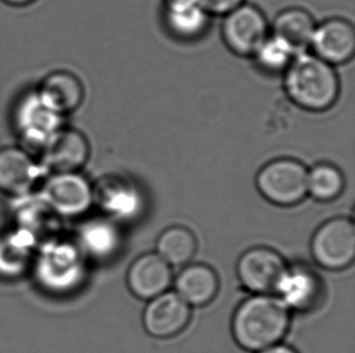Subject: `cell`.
Here are the masks:
<instances>
[{
    "instance_id": "cell-1",
    "label": "cell",
    "mask_w": 355,
    "mask_h": 353,
    "mask_svg": "<svg viewBox=\"0 0 355 353\" xmlns=\"http://www.w3.org/2000/svg\"><path fill=\"white\" fill-rule=\"evenodd\" d=\"M284 87L293 105L313 113L332 108L341 89L334 66L308 53H297L293 57L285 69Z\"/></svg>"
},
{
    "instance_id": "cell-2",
    "label": "cell",
    "mask_w": 355,
    "mask_h": 353,
    "mask_svg": "<svg viewBox=\"0 0 355 353\" xmlns=\"http://www.w3.org/2000/svg\"><path fill=\"white\" fill-rule=\"evenodd\" d=\"M288 325V309L283 301L269 294H257L236 309L232 332L240 347L259 352L279 344Z\"/></svg>"
},
{
    "instance_id": "cell-3",
    "label": "cell",
    "mask_w": 355,
    "mask_h": 353,
    "mask_svg": "<svg viewBox=\"0 0 355 353\" xmlns=\"http://www.w3.org/2000/svg\"><path fill=\"white\" fill-rule=\"evenodd\" d=\"M34 281L53 296H67L87 277L85 257L74 241L50 239L37 247L31 265Z\"/></svg>"
},
{
    "instance_id": "cell-4",
    "label": "cell",
    "mask_w": 355,
    "mask_h": 353,
    "mask_svg": "<svg viewBox=\"0 0 355 353\" xmlns=\"http://www.w3.org/2000/svg\"><path fill=\"white\" fill-rule=\"evenodd\" d=\"M11 120L15 134L22 143L21 147L35 156L66 126L64 116L45 103L37 89L27 90L17 97Z\"/></svg>"
},
{
    "instance_id": "cell-5",
    "label": "cell",
    "mask_w": 355,
    "mask_h": 353,
    "mask_svg": "<svg viewBox=\"0 0 355 353\" xmlns=\"http://www.w3.org/2000/svg\"><path fill=\"white\" fill-rule=\"evenodd\" d=\"M38 194L49 210L62 218H79L94 205L92 183L80 172L46 174Z\"/></svg>"
},
{
    "instance_id": "cell-6",
    "label": "cell",
    "mask_w": 355,
    "mask_h": 353,
    "mask_svg": "<svg viewBox=\"0 0 355 353\" xmlns=\"http://www.w3.org/2000/svg\"><path fill=\"white\" fill-rule=\"evenodd\" d=\"M307 176V168L298 160L277 159L259 170L256 185L261 195L274 205H297L308 194Z\"/></svg>"
},
{
    "instance_id": "cell-7",
    "label": "cell",
    "mask_w": 355,
    "mask_h": 353,
    "mask_svg": "<svg viewBox=\"0 0 355 353\" xmlns=\"http://www.w3.org/2000/svg\"><path fill=\"white\" fill-rule=\"evenodd\" d=\"M269 37L263 12L254 5L241 4L225 16L222 38L227 48L240 57H254Z\"/></svg>"
},
{
    "instance_id": "cell-8",
    "label": "cell",
    "mask_w": 355,
    "mask_h": 353,
    "mask_svg": "<svg viewBox=\"0 0 355 353\" xmlns=\"http://www.w3.org/2000/svg\"><path fill=\"white\" fill-rule=\"evenodd\" d=\"M314 260L327 270H342L355 258V226L348 218L329 220L313 236Z\"/></svg>"
},
{
    "instance_id": "cell-9",
    "label": "cell",
    "mask_w": 355,
    "mask_h": 353,
    "mask_svg": "<svg viewBox=\"0 0 355 353\" xmlns=\"http://www.w3.org/2000/svg\"><path fill=\"white\" fill-rule=\"evenodd\" d=\"M45 176L38 158L24 147L0 149V191L10 197L34 192Z\"/></svg>"
},
{
    "instance_id": "cell-10",
    "label": "cell",
    "mask_w": 355,
    "mask_h": 353,
    "mask_svg": "<svg viewBox=\"0 0 355 353\" xmlns=\"http://www.w3.org/2000/svg\"><path fill=\"white\" fill-rule=\"evenodd\" d=\"M90 156V143L87 136L64 126L49 141L37 155L46 174L79 172Z\"/></svg>"
},
{
    "instance_id": "cell-11",
    "label": "cell",
    "mask_w": 355,
    "mask_h": 353,
    "mask_svg": "<svg viewBox=\"0 0 355 353\" xmlns=\"http://www.w3.org/2000/svg\"><path fill=\"white\" fill-rule=\"evenodd\" d=\"M284 259L273 249L256 247L246 251L236 265L239 281L254 294H272L286 271Z\"/></svg>"
},
{
    "instance_id": "cell-12",
    "label": "cell",
    "mask_w": 355,
    "mask_h": 353,
    "mask_svg": "<svg viewBox=\"0 0 355 353\" xmlns=\"http://www.w3.org/2000/svg\"><path fill=\"white\" fill-rule=\"evenodd\" d=\"M144 329L158 339L180 334L191 320V306L176 291H164L150 299L144 312Z\"/></svg>"
},
{
    "instance_id": "cell-13",
    "label": "cell",
    "mask_w": 355,
    "mask_h": 353,
    "mask_svg": "<svg viewBox=\"0 0 355 353\" xmlns=\"http://www.w3.org/2000/svg\"><path fill=\"white\" fill-rule=\"evenodd\" d=\"M94 189V203L107 215L119 219H134L144 207L142 194L132 181L123 176H110L97 181Z\"/></svg>"
},
{
    "instance_id": "cell-14",
    "label": "cell",
    "mask_w": 355,
    "mask_h": 353,
    "mask_svg": "<svg viewBox=\"0 0 355 353\" xmlns=\"http://www.w3.org/2000/svg\"><path fill=\"white\" fill-rule=\"evenodd\" d=\"M311 46L317 57L331 66L349 62L355 53L354 27L347 19H327L315 27Z\"/></svg>"
},
{
    "instance_id": "cell-15",
    "label": "cell",
    "mask_w": 355,
    "mask_h": 353,
    "mask_svg": "<svg viewBox=\"0 0 355 353\" xmlns=\"http://www.w3.org/2000/svg\"><path fill=\"white\" fill-rule=\"evenodd\" d=\"M171 269L157 253L144 254L131 264L128 286L139 299L150 300L166 291L171 283Z\"/></svg>"
},
{
    "instance_id": "cell-16",
    "label": "cell",
    "mask_w": 355,
    "mask_h": 353,
    "mask_svg": "<svg viewBox=\"0 0 355 353\" xmlns=\"http://www.w3.org/2000/svg\"><path fill=\"white\" fill-rule=\"evenodd\" d=\"M35 89L44 102L64 118L79 109L85 98L82 80L74 73L63 69L49 73Z\"/></svg>"
},
{
    "instance_id": "cell-17",
    "label": "cell",
    "mask_w": 355,
    "mask_h": 353,
    "mask_svg": "<svg viewBox=\"0 0 355 353\" xmlns=\"http://www.w3.org/2000/svg\"><path fill=\"white\" fill-rule=\"evenodd\" d=\"M275 293L288 309L312 310L322 299V282L314 272L304 267L286 269Z\"/></svg>"
},
{
    "instance_id": "cell-18",
    "label": "cell",
    "mask_w": 355,
    "mask_h": 353,
    "mask_svg": "<svg viewBox=\"0 0 355 353\" xmlns=\"http://www.w3.org/2000/svg\"><path fill=\"white\" fill-rule=\"evenodd\" d=\"M163 19L168 33L180 40H196L205 34L210 15L196 0H163Z\"/></svg>"
},
{
    "instance_id": "cell-19",
    "label": "cell",
    "mask_w": 355,
    "mask_h": 353,
    "mask_svg": "<svg viewBox=\"0 0 355 353\" xmlns=\"http://www.w3.org/2000/svg\"><path fill=\"white\" fill-rule=\"evenodd\" d=\"M37 247L35 235L21 226L0 235V277L22 275L32 265Z\"/></svg>"
},
{
    "instance_id": "cell-20",
    "label": "cell",
    "mask_w": 355,
    "mask_h": 353,
    "mask_svg": "<svg viewBox=\"0 0 355 353\" xmlns=\"http://www.w3.org/2000/svg\"><path fill=\"white\" fill-rule=\"evenodd\" d=\"M74 242L85 258L106 260L118 252L120 234L108 220H87L78 230Z\"/></svg>"
},
{
    "instance_id": "cell-21",
    "label": "cell",
    "mask_w": 355,
    "mask_h": 353,
    "mask_svg": "<svg viewBox=\"0 0 355 353\" xmlns=\"http://www.w3.org/2000/svg\"><path fill=\"white\" fill-rule=\"evenodd\" d=\"M176 293L189 306H204L216 296L218 277L211 267L204 264H193L180 272L176 282Z\"/></svg>"
},
{
    "instance_id": "cell-22",
    "label": "cell",
    "mask_w": 355,
    "mask_h": 353,
    "mask_svg": "<svg viewBox=\"0 0 355 353\" xmlns=\"http://www.w3.org/2000/svg\"><path fill=\"white\" fill-rule=\"evenodd\" d=\"M315 27L317 24L308 11L301 8H290L275 17L272 34L284 40L298 53L311 45Z\"/></svg>"
},
{
    "instance_id": "cell-23",
    "label": "cell",
    "mask_w": 355,
    "mask_h": 353,
    "mask_svg": "<svg viewBox=\"0 0 355 353\" xmlns=\"http://www.w3.org/2000/svg\"><path fill=\"white\" fill-rule=\"evenodd\" d=\"M197 251V239L192 231L183 226L165 230L157 241L158 255L168 264L180 266L188 263Z\"/></svg>"
},
{
    "instance_id": "cell-24",
    "label": "cell",
    "mask_w": 355,
    "mask_h": 353,
    "mask_svg": "<svg viewBox=\"0 0 355 353\" xmlns=\"http://www.w3.org/2000/svg\"><path fill=\"white\" fill-rule=\"evenodd\" d=\"M345 189V176L330 163H319L308 171L307 192L322 202L335 200Z\"/></svg>"
},
{
    "instance_id": "cell-25",
    "label": "cell",
    "mask_w": 355,
    "mask_h": 353,
    "mask_svg": "<svg viewBox=\"0 0 355 353\" xmlns=\"http://www.w3.org/2000/svg\"><path fill=\"white\" fill-rule=\"evenodd\" d=\"M296 55L297 53L290 45L272 34L261 45L254 57L262 71L277 74L285 72Z\"/></svg>"
},
{
    "instance_id": "cell-26",
    "label": "cell",
    "mask_w": 355,
    "mask_h": 353,
    "mask_svg": "<svg viewBox=\"0 0 355 353\" xmlns=\"http://www.w3.org/2000/svg\"><path fill=\"white\" fill-rule=\"evenodd\" d=\"M207 14L214 16H226L232 10L244 4L245 0H196Z\"/></svg>"
},
{
    "instance_id": "cell-27",
    "label": "cell",
    "mask_w": 355,
    "mask_h": 353,
    "mask_svg": "<svg viewBox=\"0 0 355 353\" xmlns=\"http://www.w3.org/2000/svg\"><path fill=\"white\" fill-rule=\"evenodd\" d=\"M257 353H297L295 350L291 349V347H288V346H285V345H273V346H270V347H267V349L262 350V351H259Z\"/></svg>"
},
{
    "instance_id": "cell-28",
    "label": "cell",
    "mask_w": 355,
    "mask_h": 353,
    "mask_svg": "<svg viewBox=\"0 0 355 353\" xmlns=\"http://www.w3.org/2000/svg\"><path fill=\"white\" fill-rule=\"evenodd\" d=\"M4 1L5 4L10 5V6H15V8H24L27 5L33 4L35 0H1Z\"/></svg>"
}]
</instances>
